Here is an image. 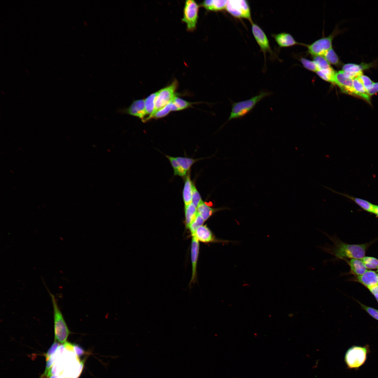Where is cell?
Masks as SVG:
<instances>
[{
  "instance_id": "7a4b0ae2",
  "label": "cell",
  "mask_w": 378,
  "mask_h": 378,
  "mask_svg": "<svg viewBox=\"0 0 378 378\" xmlns=\"http://www.w3.org/2000/svg\"><path fill=\"white\" fill-rule=\"evenodd\" d=\"M247 225L281 237L288 244L291 234L289 198L268 201L255 216L246 221Z\"/></svg>"
},
{
  "instance_id": "8992f818",
  "label": "cell",
  "mask_w": 378,
  "mask_h": 378,
  "mask_svg": "<svg viewBox=\"0 0 378 378\" xmlns=\"http://www.w3.org/2000/svg\"><path fill=\"white\" fill-rule=\"evenodd\" d=\"M340 205L330 213L310 224L304 230L303 237H319L329 234L342 223Z\"/></svg>"
},
{
  "instance_id": "9c48e42d",
  "label": "cell",
  "mask_w": 378,
  "mask_h": 378,
  "mask_svg": "<svg viewBox=\"0 0 378 378\" xmlns=\"http://www.w3.org/2000/svg\"><path fill=\"white\" fill-rule=\"evenodd\" d=\"M367 378H378V348L372 353Z\"/></svg>"
},
{
  "instance_id": "277c9868",
  "label": "cell",
  "mask_w": 378,
  "mask_h": 378,
  "mask_svg": "<svg viewBox=\"0 0 378 378\" xmlns=\"http://www.w3.org/2000/svg\"><path fill=\"white\" fill-rule=\"evenodd\" d=\"M330 312L337 318L346 335L349 351H357L363 354L370 352L361 338L351 315H347L335 310H331Z\"/></svg>"
},
{
  "instance_id": "6da1fadb",
  "label": "cell",
  "mask_w": 378,
  "mask_h": 378,
  "mask_svg": "<svg viewBox=\"0 0 378 378\" xmlns=\"http://www.w3.org/2000/svg\"><path fill=\"white\" fill-rule=\"evenodd\" d=\"M356 172V164L349 158L341 169L314 183L307 227L335 209L353 192L351 181Z\"/></svg>"
},
{
  "instance_id": "3957f363",
  "label": "cell",
  "mask_w": 378,
  "mask_h": 378,
  "mask_svg": "<svg viewBox=\"0 0 378 378\" xmlns=\"http://www.w3.org/2000/svg\"><path fill=\"white\" fill-rule=\"evenodd\" d=\"M314 184L307 186L289 198L291 234L288 244L303 237L310 215V200Z\"/></svg>"
},
{
  "instance_id": "52a82bcc",
  "label": "cell",
  "mask_w": 378,
  "mask_h": 378,
  "mask_svg": "<svg viewBox=\"0 0 378 378\" xmlns=\"http://www.w3.org/2000/svg\"><path fill=\"white\" fill-rule=\"evenodd\" d=\"M363 43L371 47L373 60L378 63V0L372 1L366 18Z\"/></svg>"
},
{
  "instance_id": "ba28073f",
  "label": "cell",
  "mask_w": 378,
  "mask_h": 378,
  "mask_svg": "<svg viewBox=\"0 0 378 378\" xmlns=\"http://www.w3.org/2000/svg\"><path fill=\"white\" fill-rule=\"evenodd\" d=\"M347 207L357 220L374 217L378 215V204L374 203L351 192L344 200Z\"/></svg>"
},
{
  "instance_id": "5b68a950",
  "label": "cell",
  "mask_w": 378,
  "mask_h": 378,
  "mask_svg": "<svg viewBox=\"0 0 378 378\" xmlns=\"http://www.w3.org/2000/svg\"><path fill=\"white\" fill-rule=\"evenodd\" d=\"M351 316L361 338L372 351L378 340V315L355 314Z\"/></svg>"
}]
</instances>
